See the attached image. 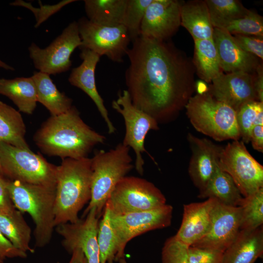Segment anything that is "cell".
<instances>
[{"instance_id": "cell-1", "label": "cell", "mask_w": 263, "mask_h": 263, "mask_svg": "<svg viewBox=\"0 0 263 263\" xmlns=\"http://www.w3.org/2000/svg\"><path fill=\"white\" fill-rule=\"evenodd\" d=\"M132 43L125 74L132 103L158 124L172 121L195 89L192 60L167 40L140 36Z\"/></svg>"}, {"instance_id": "cell-2", "label": "cell", "mask_w": 263, "mask_h": 263, "mask_svg": "<svg viewBox=\"0 0 263 263\" xmlns=\"http://www.w3.org/2000/svg\"><path fill=\"white\" fill-rule=\"evenodd\" d=\"M105 139L83 121L73 106L66 113L50 117L34 136L43 153L62 159L86 157L95 146L104 143Z\"/></svg>"}, {"instance_id": "cell-3", "label": "cell", "mask_w": 263, "mask_h": 263, "mask_svg": "<svg viewBox=\"0 0 263 263\" xmlns=\"http://www.w3.org/2000/svg\"><path fill=\"white\" fill-rule=\"evenodd\" d=\"M92 159L65 158L56 167L55 226L75 223L91 196Z\"/></svg>"}, {"instance_id": "cell-4", "label": "cell", "mask_w": 263, "mask_h": 263, "mask_svg": "<svg viewBox=\"0 0 263 263\" xmlns=\"http://www.w3.org/2000/svg\"><path fill=\"white\" fill-rule=\"evenodd\" d=\"M7 188L15 207L28 213L35 224V246L43 247L47 245L56 227V186L8 179Z\"/></svg>"}, {"instance_id": "cell-5", "label": "cell", "mask_w": 263, "mask_h": 263, "mask_svg": "<svg viewBox=\"0 0 263 263\" xmlns=\"http://www.w3.org/2000/svg\"><path fill=\"white\" fill-rule=\"evenodd\" d=\"M130 148L122 143L108 151H97L92 159L91 196L81 218L94 208L100 218L118 182L133 168Z\"/></svg>"}, {"instance_id": "cell-6", "label": "cell", "mask_w": 263, "mask_h": 263, "mask_svg": "<svg viewBox=\"0 0 263 263\" xmlns=\"http://www.w3.org/2000/svg\"><path fill=\"white\" fill-rule=\"evenodd\" d=\"M185 108L190 122L198 132L217 141L240 139L237 112L207 90L193 95Z\"/></svg>"}, {"instance_id": "cell-7", "label": "cell", "mask_w": 263, "mask_h": 263, "mask_svg": "<svg viewBox=\"0 0 263 263\" xmlns=\"http://www.w3.org/2000/svg\"><path fill=\"white\" fill-rule=\"evenodd\" d=\"M56 167L30 149L0 141V168L3 175L9 180L56 186Z\"/></svg>"}, {"instance_id": "cell-8", "label": "cell", "mask_w": 263, "mask_h": 263, "mask_svg": "<svg viewBox=\"0 0 263 263\" xmlns=\"http://www.w3.org/2000/svg\"><path fill=\"white\" fill-rule=\"evenodd\" d=\"M166 204V198L151 182L125 176L117 184L105 206L114 215L150 210Z\"/></svg>"}, {"instance_id": "cell-9", "label": "cell", "mask_w": 263, "mask_h": 263, "mask_svg": "<svg viewBox=\"0 0 263 263\" xmlns=\"http://www.w3.org/2000/svg\"><path fill=\"white\" fill-rule=\"evenodd\" d=\"M218 165L231 176L243 197L263 188V166L242 141L233 140L223 147Z\"/></svg>"}, {"instance_id": "cell-10", "label": "cell", "mask_w": 263, "mask_h": 263, "mask_svg": "<svg viewBox=\"0 0 263 263\" xmlns=\"http://www.w3.org/2000/svg\"><path fill=\"white\" fill-rule=\"evenodd\" d=\"M77 24L82 41L79 48L90 50L100 57L105 55L114 62L123 61L131 41L124 25H102L86 18L79 19Z\"/></svg>"}, {"instance_id": "cell-11", "label": "cell", "mask_w": 263, "mask_h": 263, "mask_svg": "<svg viewBox=\"0 0 263 263\" xmlns=\"http://www.w3.org/2000/svg\"><path fill=\"white\" fill-rule=\"evenodd\" d=\"M112 107L124 118L126 132L122 143L133 150L135 168L139 174L142 175L144 160L142 154L148 153L144 146L145 138L150 131L159 129L158 123L133 105L127 90L119 93L117 99L112 102Z\"/></svg>"}, {"instance_id": "cell-12", "label": "cell", "mask_w": 263, "mask_h": 263, "mask_svg": "<svg viewBox=\"0 0 263 263\" xmlns=\"http://www.w3.org/2000/svg\"><path fill=\"white\" fill-rule=\"evenodd\" d=\"M81 45L77 22L74 21L47 47L40 48L32 43L28 50L36 69L49 75H56L70 69L71 54Z\"/></svg>"}, {"instance_id": "cell-13", "label": "cell", "mask_w": 263, "mask_h": 263, "mask_svg": "<svg viewBox=\"0 0 263 263\" xmlns=\"http://www.w3.org/2000/svg\"><path fill=\"white\" fill-rule=\"evenodd\" d=\"M172 212L173 207L167 204L150 210L124 215H114L110 212L111 221L117 241V262L125 258V247L130 240L149 231L169 226Z\"/></svg>"}, {"instance_id": "cell-14", "label": "cell", "mask_w": 263, "mask_h": 263, "mask_svg": "<svg viewBox=\"0 0 263 263\" xmlns=\"http://www.w3.org/2000/svg\"><path fill=\"white\" fill-rule=\"evenodd\" d=\"M99 218L94 208L86 216L75 223L59 224L55 227L62 237V244L69 253L81 249L88 263H100L97 235Z\"/></svg>"}, {"instance_id": "cell-15", "label": "cell", "mask_w": 263, "mask_h": 263, "mask_svg": "<svg viewBox=\"0 0 263 263\" xmlns=\"http://www.w3.org/2000/svg\"><path fill=\"white\" fill-rule=\"evenodd\" d=\"M241 217L240 207L226 206L216 200L208 233L191 246L224 252L240 230Z\"/></svg>"}, {"instance_id": "cell-16", "label": "cell", "mask_w": 263, "mask_h": 263, "mask_svg": "<svg viewBox=\"0 0 263 263\" xmlns=\"http://www.w3.org/2000/svg\"><path fill=\"white\" fill-rule=\"evenodd\" d=\"M184 1L153 0L148 7L140 28V36L167 40L181 25L180 12Z\"/></svg>"}, {"instance_id": "cell-17", "label": "cell", "mask_w": 263, "mask_h": 263, "mask_svg": "<svg viewBox=\"0 0 263 263\" xmlns=\"http://www.w3.org/2000/svg\"><path fill=\"white\" fill-rule=\"evenodd\" d=\"M255 82V74L223 72L212 81L207 90L217 100L237 112L244 104L258 101Z\"/></svg>"}, {"instance_id": "cell-18", "label": "cell", "mask_w": 263, "mask_h": 263, "mask_svg": "<svg viewBox=\"0 0 263 263\" xmlns=\"http://www.w3.org/2000/svg\"><path fill=\"white\" fill-rule=\"evenodd\" d=\"M187 139L191 152L188 172L200 192L205 189L215 172L223 147L191 133L188 134Z\"/></svg>"}, {"instance_id": "cell-19", "label": "cell", "mask_w": 263, "mask_h": 263, "mask_svg": "<svg viewBox=\"0 0 263 263\" xmlns=\"http://www.w3.org/2000/svg\"><path fill=\"white\" fill-rule=\"evenodd\" d=\"M212 39L224 73L242 72L255 74L262 64L261 60L240 48L230 34L224 29L214 27Z\"/></svg>"}, {"instance_id": "cell-20", "label": "cell", "mask_w": 263, "mask_h": 263, "mask_svg": "<svg viewBox=\"0 0 263 263\" xmlns=\"http://www.w3.org/2000/svg\"><path fill=\"white\" fill-rule=\"evenodd\" d=\"M81 50L80 56L82 62L79 66L72 69L68 81L72 85L82 90L94 101L106 124L108 132L113 133L116 129L110 120L95 83V70L100 56L90 50L81 49Z\"/></svg>"}, {"instance_id": "cell-21", "label": "cell", "mask_w": 263, "mask_h": 263, "mask_svg": "<svg viewBox=\"0 0 263 263\" xmlns=\"http://www.w3.org/2000/svg\"><path fill=\"white\" fill-rule=\"evenodd\" d=\"M216 201L209 198L202 202L184 205L181 224L174 238L188 247L203 238L209 230Z\"/></svg>"}, {"instance_id": "cell-22", "label": "cell", "mask_w": 263, "mask_h": 263, "mask_svg": "<svg viewBox=\"0 0 263 263\" xmlns=\"http://www.w3.org/2000/svg\"><path fill=\"white\" fill-rule=\"evenodd\" d=\"M263 254L262 225L252 230H240L224 251L221 263H254Z\"/></svg>"}, {"instance_id": "cell-23", "label": "cell", "mask_w": 263, "mask_h": 263, "mask_svg": "<svg viewBox=\"0 0 263 263\" xmlns=\"http://www.w3.org/2000/svg\"><path fill=\"white\" fill-rule=\"evenodd\" d=\"M181 25L194 40L212 38L214 27L205 0L183 2L180 12Z\"/></svg>"}, {"instance_id": "cell-24", "label": "cell", "mask_w": 263, "mask_h": 263, "mask_svg": "<svg viewBox=\"0 0 263 263\" xmlns=\"http://www.w3.org/2000/svg\"><path fill=\"white\" fill-rule=\"evenodd\" d=\"M0 94L9 98L23 113L31 114L36 109L37 91L32 77L0 78Z\"/></svg>"}, {"instance_id": "cell-25", "label": "cell", "mask_w": 263, "mask_h": 263, "mask_svg": "<svg viewBox=\"0 0 263 263\" xmlns=\"http://www.w3.org/2000/svg\"><path fill=\"white\" fill-rule=\"evenodd\" d=\"M31 77L36 86L37 101L47 108L51 116L66 113L73 106L72 99L57 89L49 75L35 72Z\"/></svg>"}, {"instance_id": "cell-26", "label": "cell", "mask_w": 263, "mask_h": 263, "mask_svg": "<svg viewBox=\"0 0 263 263\" xmlns=\"http://www.w3.org/2000/svg\"><path fill=\"white\" fill-rule=\"evenodd\" d=\"M198 197L215 198L224 205L232 207H239L243 198L231 176L218 164L207 186Z\"/></svg>"}, {"instance_id": "cell-27", "label": "cell", "mask_w": 263, "mask_h": 263, "mask_svg": "<svg viewBox=\"0 0 263 263\" xmlns=\"http://www.w3.org/2000/svg\"><path fill=\"white\" fill-rule=\"evenodd\" d=\"M192 61L198 76L208 83L223 72L212 38L194 40Z\"/></svg>"}, {"instance_id": "cell-28", "label": "cell", "mask_w": 263, "mask_h": 263, "mask_svg": "<svg viewBox=\"0 0 263 263\" xmlns=\"http://www.w3.org/2000/svg\"><path fill=\"white\" fill-rule=\"evenodd\" d=\"M25 134V124L19 112L0 101V141L29 149Z\"/></svg>"}, {"instance_id": "cell-29", "label": "cell", "mask_w": 263, "mask_h": 263, "mask_svg": "<svg viewBox=\"0 0 263 263\" xmlns=\"http://www.w3.org/2000/svg\"><path fill=\"white\" fill-rule=\"evenodd\" d=\"M128 0H85L88 19L106 26L122 24Z\"/></svg>"}, {"instance_id": "cell-30", "label": "cell", "mask_w": 263, "mask_h": 263, "mask_svg": "<svg viewBox=\"0 0 263 263\" xmlns=\"http://www.w3.org/2000/svg\"><path fill=\"white\" fill-rule=\"evenodd\" d=\"M0 231L18 249L34 253L30 244L31 229L19 210L17 209L11 214L0 215Z\"/></svg>"}, {"instance_id": "cell-31", "label": "cell", "mask_w": 263, "mask_h": 263, "mask_svg": "<svg viewBox=\"0 0 263 263\" xmlns=\"http://www.w3.org/2000/svg\"><path fill=\"white\" fill-rule=\"evenodd\" d=\"M97 239L100 263L117 262V241L111 221L110 211L106 206H105L102 218L99 222Z\"/></svg>"}, {"instance_id": "cell-32", "label": "cell", "mask_w": 263, "mask_h": 263, "mask_svg": "<svg viewBox=\"0 0 263 263\" xmlns=\"http://www.w3.org/2000/svg\"><path fill=\"white\" fill-rule=\"evenodd\" d=\"M239 207L241 210L240 230H252L262 226L263 188L243 197Z\"/></svg>"}, {"instance_id": "cell-33", "label": "cell", "mask_w": 263, "mask_h": 263, "mask_svg": "<svg viewBox=\"0 0 263 263\" xmlns=\"http://www.w3.org/2000/svg\"><path fill=\"white\" fill-rule=\"evenodd\" d=\"M213 27L242 17L250 10L237 0H205Z\"/></svg>"}, {"instance_id": "cell-34", "label": "cell", "mask_w": 263, "mask_h": 263, "mask_svg": "<svg viewBox=\"0 0 263 263\" xmlns=\"http://www.w3.org/2000/svg\"><path fill=\"white\" fill-rule=\"evenodd\" d=\"M237 122L240 138L244 143H249L253 127L263 125V102L255 100L244 104L237 112Z\"/></svg>"}, {"instance_id": "cell-35", "label": "cell", "mask_w": 263, "mask_h": 263, "mask_svg": "<svg viewBox=\"0 0 263 263\" xmlns=\"http://www.w3.org/2000/svg\"><path fill=\"white\" fill-rule=\"evenodd\" d=\"M218 28L225 30L231 35L263 37V18L258 13L250 10L245 16L225 22Z\"/></svg>"}, {"instance_id": "cell-36", "label": "cell", "mask_w": 263, "mask_h": 263, "mask_svg": "<svg viewBox=\"0 0 263 263\" xmlns=\"http://www.w3.org/2000/svg\"><path fill=\"white\" fill-rule=\"evenodd\" d=\"M153 0H128L122 25L132 42L140 36V28L146 10Z\"/></svg>"}, {"instance_id": "cell-37", "label": "cell", "mask_w": 263, "mask_h": 263, "mask_svg": "<svg viewBox=\"0 0 263 263\" xmlns=\"http://www.w3.org/2000/svg\"><path fill=\"white\" fill-rule=\"evenodd\" d=\"M188 247L174 236L169 237L164 243L162 249V263H188Z\"/></svg>"}, {"instance_id": "cell-38", "label": "cell", "mask_w": 263, "mask_h": 263, "mask_svg": "<svg viewBox=\"0 0 263 263\" xmlns=\"http://www.w3.org/2000/svg\"><path fill=\"white\" fill-rule=\"evenodd\" d=\"M223 251L190 246L187 249L188 263H221Z\"/></svg>"}, {"instance_id": "cell-39", "label": "cell", "mask_w": 263, "mask_h": 263, "mask_svg": "<svg viewBox=\"0 0 263 263\" xmlns=\"http://www.w3.org/2000/svg\"><path fill=\"white\" fill-rule=\"evenodd\" d=\"M75 0H63L57 4L54 5H41L39 8H36L27 2L22 0H16L10 3L13 6H20L26 7L30 9L34 14L37 23L35 27H38L39 25L46 20L50 16L57 12L65 5L75 1Z\"/></svg>"}, {"instance_id": "cell-40", "label": "cell", "mask_w": 263, "mask_h": 263, "mask_svg": "<svg viewBox=\"0 0 263 263\" xmlns=\"http://www.w3.org/2000/svg\"><path fill=\"white\" fill-rule=\"evenodd\" d=\"M232 36L240 48L263 60V37L238 34Z\"/></svg>"}, {"instance_id": "cell-41", "label": "cell", "mask_w": 263, "mask_h": 263, "mask_svg": "<svg viewBox=\"0 0 263 263\" xmlns=\"http://www.w3.org/2000/svg\"><path fill=\"white\" fill-rule=\"evenodd\" d=\"M8 180L4 176L0 177V215L9 214L17 209L8 190Z\"/></svg>"}, {"instance_id": "cell-42", "label": "cell", "mask_w": 263, "mask_h": 263, "mask_svg": "<svg viewBox=\"0 0 263 263\" xmlns=\"http://www.w3.org/2000/svg\"><path fill=\"white\" fill-rule=\"evenodd\" d=\"M27 253L16 248L0 231V258H25Z\"/></svg>"}, {"instance_id": "cell-43", "label": "cell", "mask_w": 263, "mask_h": 263, "mask_svg": "<svg viewBox=\"0 0 263 263\" xmlns=\"http://www.w3.org/2000/svg\"><path fill=\"white\" fill-rule=\"evenodd\" d=\"M250 141L254 150L263 151V125H257L252 129Z\"/></svg>"}, {"instance_id": "cell-44", "label": "cell", "mask_w": 263, "mask_h": 263, "mask_svg": "<svg viewBox=\"0 0 263 263\" xmlns=\"http://www.w3.org/2000/svg\"><path fill=\"white\" fill-rule=\"evenodd\" d=\"M255 89L258 101L263 102V69L260 65L255 74Z\"/></svg>"}, {"instance_id": "cell-45", "label": "cell", "mask_w": 263, "mask_h": 263, "mask_svg": "<svg viewBox=\"0 0 263 263\" xmlns=\"http://www.w3.org/2000/svg\"><path fill=\"white\" fill-rule=\"evenodd\" d=\"M72 257L69 263H88L82 251L76 248L71 252Z\"/></svg>"}, {"instance_id": "cell-46", "label": "cell", "mask_w": 263, "mask_h": 263, "mask_svg": "<svg viewBox=\"0 0 263 263\" xmlns=\"http://www.w3.org/2000/svg\"><path fill=\"white\" fill-rule=\"evenodd\" d=\"M0 68H2L6 70L13 71L14 70V68L13 67L9 65L5 62H3L0 59Z\"/></svg>"}, {"instance_id": "cell-47", "label": "cell", "mask_w": 263, "mask_h": 263, "mask_svg": "<svg viewBox=\"0 0 263 263\" xmlns=\"http://www.w3.org/2000/svg\"><path fill=\"white\" fill-rule=\"evenodd\" d=\"M118 263H128L125 258H122L118 262Z\"/></svg>"}, {"instance_id": "cell-48", "label": "cell", "mask_w": 263, "mask_h": 263, "mask_svg": "<svg viewBox=\"0 0 263 263\" xmlns=\"http://www.w3.org/2000/svg\"><path fill=\"white\" fill-rule=\"evenodd\" d=\"M4 260V259L0 258V263H3Z\"/></svg>"}, {"instance_id": "cell-49", "label": "cell", "mask_w": 263, "mask_h": 263, "mask_svg": "<svg viewBox=\"0 0 263 263\" xmlns=\"http://www.w3.org/2000/svg\"><path fill=\"white\" fill-rule=\"evenodd\" d=\"M2 176H3L2 173V172H1V169L0 168V177Z\"/></svg>"}]
</instances>
